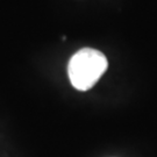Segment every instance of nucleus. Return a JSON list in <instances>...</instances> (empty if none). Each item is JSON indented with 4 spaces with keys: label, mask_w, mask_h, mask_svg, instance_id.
I'll return each mask as SVG.
<instances>
[{
    "label": "nucleus",
    "mask_w": 157,
    "mask_h": 157,
    "mask_svg": "<svg viewBox=\"0 0 157 157\" xmlns=\"http://www.w3.org/2000/svg\"><path fill=\"white\" fill-rule=\"evenodd\" d=\"M108 67L106 56L97 49L84 48L77 51L67 64V75L72 86L78 91L92 89Z\"/></svg>",
    "instance_id": "1"
}]
</instances>
